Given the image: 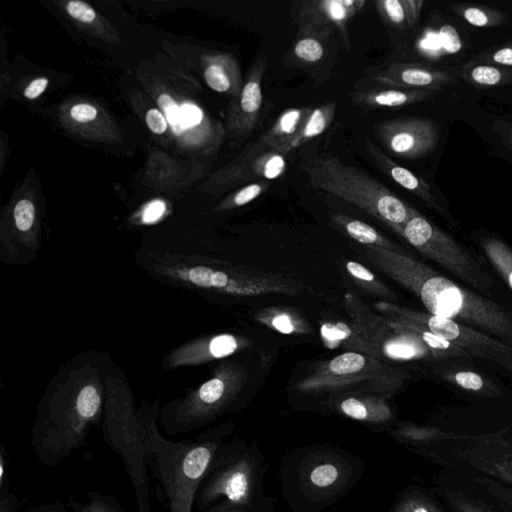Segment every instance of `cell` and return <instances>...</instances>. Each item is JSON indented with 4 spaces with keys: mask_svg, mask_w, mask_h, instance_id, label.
<instances>
[{
    "mask_svg": "<svg viewBox=\"0 0 512 512\" xmlns=\"http://www.w3.org/2000/svg\"><path fill=\"white\" fill-rule=\"evenodd\" d=\"M368 261L418 297L427 312L512 343V311L459 286L408 252L365 247Z\"/></svg>",
    "mask_w": 512,
    "mask_h": 512,
    "instance_id": "1",
    "label": "cell"
},
{
    "mask_svg": "<svg viewBox=\"0 0 512 512\" xmlns=\"http://www.w3.org/2000/svg\"><path fill=\"white\" fill-rule=\"evenodd\" d=\"M148 468L158 499L168 512H192L198 490L218 451L232 432L222 425L189 441L165 438L155 423L156 414L140 415Z\"/></svg>",
    "mask_w": 512,
    "mask_h": 512,
    "instance_id": "2",
    "label": "cell"
},
{
    "mask_svg": "<svg viewBox=\"0 0 512 512\" xmlns=\"http://www.w3.org/2000/svg\"><path fill=\"white\" fill-rule=\"evenodd\" d=\"M283 469V489L300 512H318L337 502L355 484L362 463L346 451L326 445L301 448Z\"/></svg>",
    "mask_w": 512,
    "mask_h": 512,
    "instance_id": "3",
    "label": "cell"
},
{
    "mask_svg": "<svg viewBox=\"0 0 512 512\" xmlns=\"http://www.w3.org/2000/svg\"><path fill=\"white\" fill-rule=\"evenodd\" d=\"M264 456L256 444L242 440L223 442L198 490L195 504L204 511L226 501L245 512H273L276 499L263 489Z\"/></svg>",
    "mask_w": 512,
    "mask_h": 512,
    "instance_id": "4",
    "label": "cell"
},
{
    "mask_svg": "<svg viewBox=\"0 0 512 512\" xmlns=\"http://www.w3.org/2000/svg\"><path fill=\"white\" fill-rule=\"evenodd\" d=\"M302 170L312 188L358 207L394 231L403 227L415 210L370 174L338 157L320 156L306 160Z\"/></svg>",
    "mask_w": 512,
    "mask_h": 512,
    "instance_id": "5",
    "label": "cell"
},
{
    "mask_svg": "<svg viewBox=\"0 0 512 512\" xmlns=\"http://www.w3.org/2000/svg\"><path fill=\"white\" fill-rule=\"evenodd\" d=\"M409 378L407 371L356 352H343L323 361L295 384L306 394L362 392L389 396Z\"/></svg>",
    "mask_w": 512,
    "mask_h": 512,
    "instance_id": "6",
    "label": "cell"
},
{
    "mask_svg": "<svg viewBox=\"0 0 512 512\" xmlns=\"http://www.w3.org/2000/svg\"><path fill=\"white\" fill-rule=\"evenodd\" d=\"M247 377V371L240 365L221 366L189 397L164 408L161 423L165 433H188L224 414L239 396Z\"/></svg>",
    "mask_w": 512,
    "mask_h": 512,
    "instance_id": "7",
    "label": "cell"
},
{
    "mask_svg": "<svg viewBox=\"0 0 512 512\" xmlns=\"http://www.w3.org/2000/svg\"><path fill=\"white\" fill-rule=\"evenodd\" d=\"M172 274L196 287L237 296H295L308 289L297 275L267 272L220 262L179 267Z\"/></svg>",
    "mask_w": 512,
    "mask_h": 512,
    "instance_id": "8",
    "label": "cell"
},
{
    "mask_svg": "<svg viewBox=\"0 0 512 512\" xmlns=\"http://www.w3.org/2000/svg\"><path fill=\"white\" fill-rule=\"evenodd\" d=\"M395 232L418 252L472 288L483 293L491 290L493 280L478 260L416 209L408 222Z\"/></svg>",
    "mask_w": 512,
    "mask_h": 512,
    "instance_id": "9",
    "label": "cell"
},
{
    "mask_svg": "<svg viewBox=\"0 0 512 512\" xmlns=\"http://www.w3.org/2000/svg\"><path fill=\"white\" fill-rule=\"evenodd\" d=\"M103 437L110 449L123 460L134 491L137 512H151L149 468L141 417L127 402L110 403L103 422Z\"/></svg>",
    "mask_w": 512,
    "mask_h": 512,
    "instance_id": "10",
    "label": "cell"
},
{
    "mask_svg": "<svg viewBox=\"0 0 512 512\" xmlns=\"http://www.w3.org/2000/svg\"><path fill=\"white\" fill-rule=\"evenodd\" d=\"M373 308L387 318L404 319L428 328L434 334L475 356L512 373V343L457 321L378 301Z\"/></svg>",
    "mask_w": 512,
    "mask_h": 512,
    "instance_id": "11",
    "label": "cell"
},
{
    "mask_svg": "<svg viewBox=\"0 0 512 512\" xmlns=\"http://www.w3.org/2000/svg\"><path fill=\"white\" fill-rule=\"evenodd\" d=\"M343 305L352 321L387 359L409 360L430 351L412 333L395 329L390 321L353 293H346Z\"/></svg>",
    "mask_w": 512,
    "mask_h": 512,
    "instance_id": "12",
    "label": "cell"
},
{
    "mask_svg": "<svg viewBox=\"0 0 512 512\" xmlns=\"http://www.w3.org/2000/svg\"><path fill=\"white\" fill-rule=\"evenodd\" d=\"M373 132L388 153L404 159H418L428 155L440 139L438 124L430 118L419 116L378 122Z\"/></svg>",
    "mask_w": 512,
    "mask_h": 512,
    "instance_id": "13",
    "label": "cell"
},
{
    "mask_svg": "<svg viewBox=\"0 0 512 512\" xmlns=\"http://www.w3.org/2000/svg\"><path fill=\"white\" fill-rule=\"evenodd\" d=\"M361 0H306L298 3L297 25H309L337 35L340 45L350 48L349 21L363 8Z\"/></svg>",
    "mask_w": 512,
    "mask_h": 512,
    "instance_id": "14",
    "label": "cell"
},
{
    "mask_svg": "<svg viewBox=\"0 0 512 512\" xmlns=\"http://www.w3.org/2000/svg\"><path fill=\"white\" fill-rule=\"evenodd\" d=\"M368 77L382 86L404 89H441L458 81L456 73L424 63L391 62L366 71Z\"/></svg>",
    "mask_w": 512,
    "mask_h": 512,
    "instance_id": "15",
    "label": "cell"
},
{
    "mask_svg": "<svg viewBox=\"0 0 512 512\" xmlns=\"http://www.w3.org/2000/svg\"><path fill=\"white\" fill-rule=\"evenodd\" d=\"M267 67L265 56L257 58L248 70L230 114L229 128L236 138L248 137L257 127L262 111V81Z\"/></svg>",
    "mask_w": 512,
    "mask_h": 512,
    "instance_id": "16",
    "label": "cell"
},
{
    "mask_svg": "<svg viewBox=\"0 0 512 512\" xmlns=\"http://www.w3.org/2000/svg\"><path fill=\"white\" fill-rule=\"evenodd\" d=\"M365 146L367 153L380 171L391 178L399 186L418 197L430 209L443 216L447 221L455 224L450 213L437 201L432 193L430 185L425 180L392 160L370 139H365Z\"/></svg>",
    "mask_w": 512,
    "mask_h": 512,
    "instance_id": "17",
    "label": "cell"
},
{
    "mask_svg": "<svg viewBox=\"0 0 512 512\" xmlns=\"http://www.w3.org/2000/svg\"><path fill=\"white\" fill-rule=\"evenodd\" d=\"M337 35L309 25H298L294 41L285 54V62L290 66L315 70L331 55L332 41Z\"/></svg>",
    "mask_w": 512,
    "mask_h": 512,
    "instance_id": "18",
    "label": "cell"
},
{
    "mask_svg": "<svg viewBox=\"0 0 512 512\" xmlns=\"http://www.w3.org/2000/svg\"><path fill=\"white\" fill-rule=\"evenodd\" d=\"M386 398L362 392L339 393L330 395L328 403L334 411L347 418L369 424H386L394 418Z\"/></svg>",
    "mask_w": 512,
    "mask_h": 512,
    "instance_id": "19",
    "label": "cell"
},
{
    "mask_svg": "<svg viewBox=\"0 0 512 512\" xmlns=\"http://www.w3.org/2000/svg\"><path fill=\"white\" fill-rule=\"evenodd\" d=\"M311 109L312 106H302L282 111L272 125L251 142L235 161L253 159L286 142L300 128Z\"/></svg>",
    "mask_w": 512,
    "mask_h": 512,
    "instance_id": "20",
    "label": "cell"
},
{
    "mask_svg": "<svg viewBox=\"0 0 512 512\" xmlns=\"http://www.w3.org/2000/svg\"><path fill=\"white\" fill-rule=\"evenodd\" d=\"M441 89H404L390 86L374 87L351 92V100L363 109L398 108L435 97Z\"/></svg>",
    "mask_w": 512,
    "mask_h": 512,
    "instance_id": "21",
    "label": "cell"
},
{
    "mask_svg": "<svg viewBox=\"0 0 512 512\" xmlns=\"http://www.w3.org/2000/svg\"><path fill=\"white\" fill-rule=\"evenodd\" d=\"M320 337L328 349H342L387 360L381 349L366 338L352 321H325L320 326Z\"/></svg>",
    "mask_w": 512,
    "mask_h": 512,
    "instance_id": "22",
    "label": "cell"
},
{
    "mask_svg": "<svg viewBox=\"0 0 512 512\" xmlns=\"http://www.w3.org/2000/svg\"><path fill=\"white\" fill-rule=\"evenodd\" d=\"M287 169V155L269 151L247 161H235L223 176L228 184H249L279 178Z\"/></svg>",
    "mask_w": 512,
    "mask_h": 512,
    "instance_id": "23",
    "label": "cell"
},
{
    "mask_svg": "<svg viewBox=\"0 0 512 512\" xmlns=\"http://www.w3.org/2000/svg\"><path fill=\"white\" fill-rule=\"evenodd\" d=\"M335 112L336 103L334 101L324 102L319 106L312 107L296 133L272 151L288 155L292 150L321 135L332 124Z\"/></svg>",
    "mask_w": 512,
    "mask_h": 512,
    "instance_id": "24",
    "label": "cell"
},
{
    "mask_svg": "<svg viewBox=\"0 0 512 512\" xmlns=\"http://www.w3.org/2000/svg\"><path fill=\"white\" fill-rule=\"evenodd\" d=\"M204 80L212 90L234 97L239 94L244 82L237 62L229 55L212 57L204 69Z\"/></svg>",
    "mask_w": 512,
    "mask_h": 512,
    "instance_id": "25",
    "label": "cell"
},
{
    "mask_svg": "<svg viewBox=\"0 0 512 512\" xmlns=\"http://www.w3.org/2000/svg\"><path fill=\"white\" fill-rule=\"evenodd\" d=\"M329 217L338 228L365 247L381 248L401 253L406 252L394 242L380 234L375 228L359 219L341 212H332L329 214Z\"/></svg>",
    "mask_w": 512,
    "mask_h": 512,
    "instance_id": "26",
    "label": "cell"
},
{
    "mask_svg": "<svg viewBox=\"0 0 512 512\" xmlns=\"http://www.w3.org/2000/svg\"><path fill=\"white\" fill-rule=\"evenodd\" d=\"M254 318L261 324L286 335L311 334L312 327L295 308L285 306L265 307Z\"/></svg>",
    "mask_w": 512,
    "mask_h": 512,
    "instance_id": "27",
    "label": "cell"
},
{
    "mask_svg": "<svg viewBox=\"0 0 512 512\" xmlns=\"http://www.w3.org/2000/svg\"><path fill=\"white\" fill-rule=\"evenodd\" d=\"M423 0H377L375 6L381 18L398 30L414 28L420 19Z\"/></svg>",
    "mask_w": 512,
    "mask_h": 512,
    "instance_id": "28",
    "label": "cell"
},
{
    "mask_svg": "<svg viewBox=\"0 0 512 512\" xmlns=\"http://www.w3.org/2000/svg\"><path fill=\"white\" fill-rule=\"evenodd\" d=\"M392 326L398 330L406 331L417 336L421 342L428 348L432 356L438 357H471L467 352L453 345L449 341L431 332L428 328L414 322L387 318Z\"/></svg>",
    "mask_w": 512,
    "mask_h": 512,
    "instance_id": "29",
    "label": "cell"
},
{
    "mask_svg": "<svg viewBox=\"0 0 512 512\" xmlns=\"http://www.w3.org/2000/svg\"><path fill=\"white\" fill-rule=\"evenodd\" d=\"M466 82L479 89H487L512 81V70L486 63H471L461 72Z\"/></svg>",
    "mask_w": 512,
    "mask_h": 512,
    "instance_id": "30",
    "label": "cell"
},
{
    "mask_svg": "<svg viewBox=\"0 0 512 512\" xmlns=\"http://www.w3.org/2000/svg\"><path fill=\"white\" fill-rule=\"evenodd\" d=\"M495 270L512 291V250L495 237H485L479 244Z\"/></svg>",
    "mask_w": 512,
    "mask_h": 512,
    "instance_id": "31",
    "label": "cell"
},
{
    "mask_svg": "<svg viewBox=\"0 0 512 512\" xmlns=\"http://www.w3.org/2000/svg\"><path fill=\"white\" fill-rule=\"evenodd\" d=\"M250 345L248 339L232 334H220L204 341L197 348V357L201 360L219 359Z\"/></svg>",
    "mask_w": 512,
    "mask_h": 512,
    "instance_id": "32",
    "label": "cell"
},
{
    "mask_svg": "<svg viewBox=\"0 0 512 512\" xmlns=\"http://www.w3.org/2000/svg\"><path fill=\"white\" fill-rule=\"evenodd\" d=\"M345 267L356 285L366 293L389 302L397 298L396 294L387 285L359 262L347 261Z\"/></svg>",
    "mask_w": 512,
    "mask_h": 512,
    "instance_id": "33",
    "label": "cell"
},
{
    "mask_svg": "<svg viewBox=\"0 0 512 512\" xmlns=\"http://www.w3.org/2000/svg\"><path fill=\"white\" fill-rule=\"evenodd\" d=\"M66 504L71 512H126L114 497L101 491H90L85 502L69 494Z\"/></svg>",
    "mask_w": 512,
    "mask_h": 512,
    "instance_id": "34",
    "label": "cell"
},
{
    "mask_svg": "<svg viewBox=\"0 0 512 512\" xmlns=\"http://www.w3.org/2000/svg\"><path fill=\"white\" fill-rule=\"evenodd\" d=\"M451 9L475 27H492L500 25L506 20L505 15L487 7L456 4L452 5Z\"/></svg>",
    "mask_w": 512,
    "mask_h": 512,
    "instance_id": "35",
    "label": "cell"
},
{
    "mask_svg": "<svg viewBox=\"0 0 512 512\" xmlns=\"http://www.w3.org/2000/svg\"><path fill=\"white\" fill-rule=\"evenodd\" d=\"M442 376L449 381L465 390L489 393L492 391L496 394L497 388H490L495 386L493 383L486 381L480 374L466 370H456L443 372Z\"/></svg>",
    "mask_w": 512,
    "mask_h": 512,
    "instance_id": "36",
    "label": "cell"
},
{
    "mask_svg": "<svg viewBox=\"0 0 512 512\" xmlns=\"http://www.w3.org/2000/svg\"><path fill=\"white\" fill-rule=\"evenodd\" d=\"M270 186V181L266 180L246 184L233 192L222 203L221 209H234L244 206L264 194Z\"/></svg>",
    "mask_w": 512,
    "mask_h": 512,
    "instance_id": "37",
    "label": "cell"
},
{
    "mask_svg": "<svg viewBox=\"0 0 512 512\" xmlns=\"http://www.w3.org/2000/svg\"><path fill=\"white\" fill-rule=\"evenodd\" d=\"M14 220L18 230L25 232L31 229L35 219L34 204L28 199H22L14 207Z\"/></svg>",
    "mask_w": 512,
    "mask_h": 512,
    "instance_id": "38",
    "label": "cell"
},
{
    "mask_svg": "<svg viewBox=\"0 0 512 512\" xmlns=\"http://www.w3.org/2000/svg\"><path fill=\"white\" fill-rule=\"evenodd\" d=\"M158 104L168 123L172 126L173 131L175 133H179L180 128L182 127L180 124V106H178L176 101L166 93H163L158 97Z\"/></svg>",
    "mask_w": 512,
    "mask_h": 512,
    "instance_id": "39",
    "label": "cell"
},
{
    "mask_svg": "<svg viewBox=\"0 0 512 512\" xmlns=\"http://www.w3.org/2000/svg\"><path fill=\"white\" fill-rule=\"evenodd\" d=\"M431 510V506L424 497L408 494L397 501L391 512H431Z\"/></svg>",
    "mask_w": 512,
    "mask_h": 512,
    "instance_id": "40",
    "label": "cell"
},
{
    "mask_svg": "<svg viewBox=\"0 0 512 512\" xmlns=\"http://www.w3.org/2000/svg\"><path fill=\"white\" fill-rule=\"evenodd\" d=\"M480 63L512 66V45L487 50L476 57Z\"/></svg>",
    "mask_w": 512,
    "mask_h": 512,
    "instance_id": "41",
    "label": "cell"
},
{
    "mask_svg": "<svg viewBox=\"0 0 512 512\" xmlns=\"http://www.w3.org/2000/svg\"><path fill=\"white\" fill-rule=\"evenodd\" d=\"M439 40L442 48L448 54H455L461 50L460 36L452 25L447 24L440 28Z\"/></svg>",
    "mask_w": 512,
    "mask_h": 512,
    "instance_id": "42",
    "label": "cell"
},
{
    "mask_svg": "<svg viewBox=\"0 0 512 512\" xmlns=\"http://www.w3.org/2000/svg\"><path fill=\"white\" fill-rule=\"evenodd\" d=\"M25 500L20 499L10 486V483L0 485V512H20Z\"/></svg>",
    "mask_w": 512,
    "mask_h": 512,
    "instance_id": "43",
    "label": "cell"
},
{
    "mask_svg": "<svg viewBox=\"0 0 512 512\" xmlns=\"http://www.w3.org/2000/svg\"><path fill=\"white\" fill-rule=\"evenodd\" d=\"M66 10L73 19L80 22L90 23L96 18L94 9L83 1H69L66 5Z\"/></svg>",
    "mask_w": 512,
    "mask_h": 512,
    "instance_id": "44",
    "label": "cell"
},
{
    "mask_svg": "<svg viewBox=\"0 0 512 512\" xmlns=\"http://www.w3.org/2000/svg\"><path fill=\"white\" fill-rule=\"evenodd\" d=\"M202 110L195 104L186 103L180 107V124L182 127H191L201 123Z\"/></svg>",
    "mask_w": 512,
    "mask_h": 512,
    "instance_id": "45",
    "label": "cell"
},
{
    "mask_svg": "<svg viewBox=\"0 0 512 512\" xmlns=\"http://www.w3.org/2000/svg\"><path fill=\"white\" fill-rule=\"evenodd\" d=\"M145 121L148 128L155 134H162L167 130L168 121L160 109H149L146 113Z\"/></svg>",
    "mask_w": 512,
    "mask_h": 512,
    "instance_id": "46",
    "label": "cell"
},
{
    "mask_svg": "<svg viewBox=\"0 0 512 512\" xmlns=\"http://www.w3.org/2000/svg\"><path fill=\"white\" fill-rule=\"evenodd\" d=\"M70 116L76 122L87 123L96 118L97 109L87 103L76 104L71 108Z\"/></svg>",
    "mask_w": 512,
    "mask_h": 512,
    "instance_id": "47",
    "label": "cell"
},
{
    "mask_svg": "<svg viewBox=\"0 0 512 512\" xmlns=\"http://www.w3.org/2000/svg\"><path fill=\"white\" fill-rule=\"evenodd\" d=\"M165 212V204L161 200H155L148 204L143 212V222L153 223L159 220Z\"/></svg>",
    "mask_w": 512,
    "mask_h": 512,
    "instance_id": "48",
    "label": "cell"
},
{
    "mask_svg": "<svg viewBox=\"0 0 512 512\" xmlns=\"http://www.w3.org/2000/svg\"><path fill=\"white\" fill-rule=\"evenodd\" d=\"M20 512H71L67 504L60 500L34 505Z\"/></svg>",
    "mask_w": 512,
    "mask_h": 512,
    "instance_id": "49",
    "label": "cell"
},
{
    "mask_svg": "<svg viewBox=\"0 0 512 512\" xmlns=\"http://www.w3.org/2000/svg\"><path fill=\"white\" fill-rule=\"evenodd\" d=\"M48 79L40 77L32 80L24 91V96L27 99H35L40 96L48 85Z\"/></svg>",
    "mask_w": 512,
    "mask_h": 512,
    "instance_id": "50",
    "label": "cell"
},
{
    "mask_svg": "<svg viewBox=\"0 0 512 512\" xmlns=\"http://www.w3.org/2000/svg\"><path fill=\"white\" fill-rule=\"evenodd\" d=\"M202 512H245V510L238 505L221 501Z\"/></svg>",
    "mask_w": 512,
    "mask_h": 512,
    "instance_id": "51",
    "label": "cell"
},
{
    "mask_svg": "<svg viewBox=\"0 0 512 512\" xmlns=\"http://www.w3.org/2000/svg\"><path fill=\"white\" fill-rule=\"evenodd\" d=\"M507 142L512 147V133L508 136Z\"/></svg>",
    "mask_w": 512,
    "mask_h": 512,
    "instance_id": "52",
    "label": "cell"
}]
</instances>
